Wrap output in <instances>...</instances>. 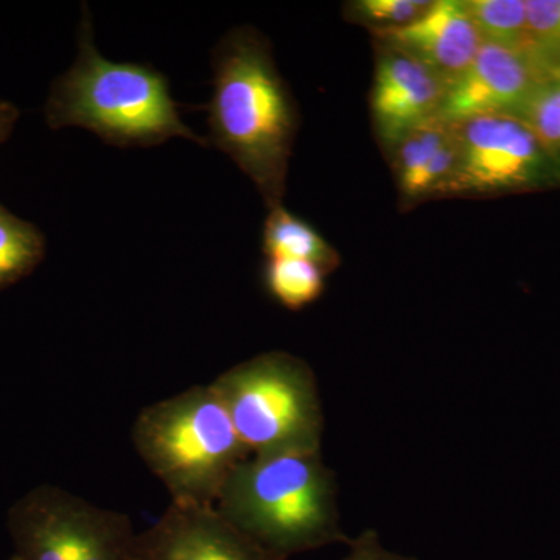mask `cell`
I'll return each instance as SVG.
<instances>
[{
    "label": "cell",
    "instance_id": "cell-1",
    "mask_svg": "<svg viewBox=\"0 0 560 560\" xmlns=\"http://www.w3.org/2000/svg\"><path fill=\"white\" fill-rule=\"evenodd\" d=\"M209 145L224 151L254 180L268 208L282 205L300 113L272 60L270 43L235 28L212 51Z\"/></svg>",
    "mask_w": 560,
    "mask_h": 560
},
{
    "label": "cell",
    "instance_id": "cell-2",
    "mask_svg": "<svg viewBox=\"0 0 560 560\" xmlns=\"http://www.w3.org/2000/svg\"><path fill=\"white\" fill-rule=\"evenodd\" d=\"M217 511L270 560L348 545L338 485L320 451L250 455L215 503Z\"/></svg>",
    "mask_w": 560,
    "mask_h": 560
},
{
    "label": "cell",
    "instance_id": "cell-3",
    "mask_svg": "<svg viewBox=\"0 0 560 560\" xmlns=\"http://www.w3.org/2000/svg\"><path fill=\"white\" fill-rule=\"evenodd\" d=\"M90 10L83 9L75 65L51 83L46 121L51 130L79 127L109 145H161L172 138L209 145L187 127L167 77L151 65L114 62L98 54Z\"/></svg>",
    "mask_w": 560,
    "mask_h": 560
},
{
    "label": "cell",
    "instance_id": "cell-4",
    "mask_svg": "<svg viewBox=\"0 0 560 560\" xmlns=\"http://www.w3.org/2000/svg\"><path fill=\"white\" fill-rule=\"evenodd\" d=\"M132 444L172 501L215 506L228 478L249 453L212 383L143 408Z\"/></svg>",
    "mask_w": 560,
    "mask_h": 560
},
{
    "label": "cell",
    "instance_id": "cell-5",
    "mask_svg": "<svg viewBox=\"0 0 560 560\" xmlns=\"http://www.w3.org/2000/svg\"><path fill=\"white\" fill-rule=\"evenodd\" d=\"M212 383L250 455L320 451L324 411L315 372L289 352H265Z\"/></svg>",
    "mask_w": 560,
    "mask_h": 560
},
{
    "label": "cell",
    "instance_id": "cell-6",
    "mask_svg": "<svg viewBox=\"0 0 560 560\" xmlns=\"http://www.w3.org/2000/svg\"><path fill=\"white\" fill-rule=\"evenodd\" d=\"M20 560H131V518L75 493L40 485L7 515Z\"/></svg>",
    "mask_w": 560,
    "mask_h": 560
},
{
    "label": "cell",
    "instance_id": "cell-7",
    "mask_svg": "<svg viewBox=\"0 0 560 560\" xmlns=\"http://www.w3.org/2000/svg\"><path fill=\"white\" fill-rule=\"evenodd\" d=\"M459 162L445 195H504L560 187V165L528 124L486 116L458 125Z\"/></svg>",
    "mask_w": 560,
    "mask_h": 560
},
{
    "label": "cell",
    "instance_id": "cell-8",
    "mask_svg": "<svg viewBox=\"0 0 560 560\" xmlns=\"http://www.w3.org/2000/svg\"><path fill=\"white\" fill-rule=\"evenodd\" d=\"M544 80L523 51L482 44L469 68L447 84L438 117L452 125L486 116L521 117Z\"/></svg>",
    "mask_w": 560,
    "mask_h": 560
},
{
    "label": "cell",
    "instance_id": "cell-9",
    "mask_svg": "<svg viewBox=\"0 0 560 560\" xmlns=\"http://www.w3.org/2000/svg\"><path fill=\"white\" fill-rule=\"evenodd\" d=\"M131 560H270L215 506L172 501L150 528L136 533Z\"/></svg>",
    "mask_w": 560,
    "mask_h": 560
},
{
    "label": "cell",
    "instance_id": "cell-10",
    "mask_svg": "<svg viewBox=\"0 0 560 560\" xmlns=\"http://www.w3.org/2000/svg\"><path fill=\"white\" fill-rule=\"evenodd\" d=\"M447 83L404 51L381 46L371 92L372 121L386 149L440 114Z\"/></svg>",
    "mask_w": 560,
    "mask_h": 560
},
{
    "label": "cell",
    "instance_id": "cell-11",
    "mask_svg": "<svg viewBox=\"0 0 560 560\" xmlns=\"http://www.w3.org/2000/svg\"><path fill=\"white\" fill-rule=\"evenodd\" d=\"M374 35L383 46L429 66L447 84L469 68L485 44L466 0H436L411 24Z\"/></svg>",
    "mask_w": 560,
    "mask_h": 560
},
{
    "label": "cell",
    "instance_id": "cell-12",
    "mask_svg": "<svg viewBox=\"0 0 560 560\" xmlns=\"http://www.w3.org/2000/svg\"><path fill=\"white\" fill-rule=\"evenodd\" d=\"M390 151L401 200L445 195L458 168V125L434 117L408 132Z\"/></svg>",
    "mask_w": 560,
    "mask_h": 560
},
{
    "label": "cell",
    "instance_id": "cell-13",
    "mask_svg": "<svg viewBox=\"0 0 560 560\" xmlns=\"http://www.w3.org/2000/svg\"><path fill=\"white\" fill-rule=\"evenodd\" d=\"M261 250L267 259H298L318 265L327 275L337 270L340 256L307 221L282 205L270 209L261 232Z\"/></svg>",
    "mask_w": 560,
    "mask_h": 560
},
{
    "label": "cell",
    "instance_id": "cell-14",
    "mask_svg": "<svg viewBox=\"0 0 560 560\" xmlns=\"http://www.w3.org/2000/svg\"><path fill=\"white\" fill-rule=\"evenodd\" d=\"M44 257L46 237L39 228L0 202V291L31 276Z\"/></svg>",
    "mask_w": 560,
    "mask_h": 560
},
{
    "label": "cell",
    "instance_id": "cell-15",
    "mask_svg": "<svg viewBox=\"0 0 560 560\" xmlns=\"http://www.w3.org/2000/svg\"><path fill=\"white\" fill-rule=\"evenodd\" d=\"M326 276L327 272L312 261L268 259L264 268V285L282 307L300 312L323 296Z\"/></svg>",
    "mask_w": 560,
    "mask_h": 560
},
{
    "label": "cell",
    "instance_id": "cell-16",
    "mask_svg": "<svg viewBox=\"0 0 560 560\" xmlns=\"http://www.w3.org/2000/svg\"><path fill=\"white\" fill-rule=\"evenodd\" d=\"M482 43L526 54V0H466Z\"/></svg>",
    "mask_w": 560,
    "mask_h": 560
},
{
    "label": "cell",
    "instance_id": "cell-17",
    "mask_svg": "<svg viewBox=\"0 0 560 560\" xmlns=\"http://www.w3.org/2000/svg\"><path fill=\"white\" fill-rule=\"evenodd\" d=\"M526 55L544 79L560 69V0H526Z\"/></svg>",
    "mask_w": 560,
    "mask_h": 560
},
{
    "label": "cell",
    "instance_id": "cell-18",
    "mask_svg": "<svg viewBox=\"0 0 560 560\" xmlns=\"http://www.w3.org/2000/svg\"><path fill=\"white\" fill-rule=\"evenodd\" d=\"M518 119L528 124L541 145L560 165V81H541Z\"/></svg>",
    "mask_w": 560,
    "mask_h": 560
},
{
    "label": "cell",
    "instance_id": "cell-19",
    "mask_svg": "<svg viewBox=\"0 0 560 560\" xmlns=\"http://www.w3.org/2000/svg\"><path fill=\"white\" fill-rule=\"evenodd\" d=\"M430 0H359L350 3L352 16L375 31L400 28L419 20L430 9Z\"/></svg>",
    "mask_w": 560,
    "mask_h": 560
},
{
    "label": "cell",
    "instance_id": "cell-20",
    "mask_svg": "<svg viewBox=\"0 0 560 560\" xmlns=\"http://www.w3.org/2000/svg\"><path fill=\"white\" fill-rule=\"evenodd\" d=\"M342 560H419L399 555L383 547L377 530L366 529L357 537H350L348 555Z\"/></svg>",
    "mask_w": 560,
    "mask_h": 560
},
{
    "label": "cell",
    "instance_id": "cell-21",
    "mask_svg": "<svg viewBox=\"0 0 560 560\" xmlns=\"http://www.w3.org/2000/svg\"><path fill=\"white\" fill-rule=\"evenodd\" d=\"M20 117L21 110L14 103L0 98V145L13 135Z\"/></svg>",
    "mask_w": 560,
    "mask_h": 560
},
{
    "label": "cell",
    "instance_id": "cell-22",
    "mask_svg": "<svg viewBox=\"0 0 560 560\" xmlns=\"http://www.w3.org/2000/svg\"><path fill=\"white\" fill-rule=\"evenodd\" d=\"M547 79L560 81V69L555 70V72L550 73V75H548Z\"/></svg>",
    "mask_w": 560,
    "mask_h": 560
},
{
    "label": "cell",
    "instance_id": "cell-23",
    "mask_svg": "<svg viewBox=\"0 0 560 560\" xmlns=\"http://www.w3.org/2000/svg\"><path fill=\"white\" fill-rule=\"evenodd\" d=\"M9 560H20V559H18L16 556L13 555V556H11V558Z\"/></svg>",
    "mask_w": 560,
    "mask_h": 560
}]
</instances>
